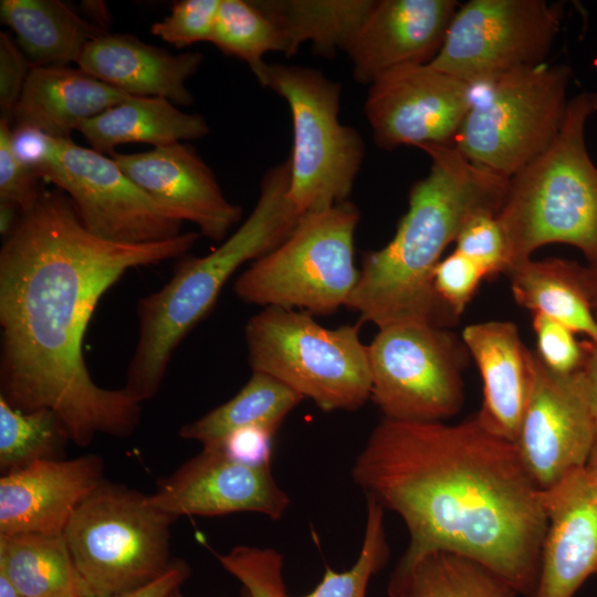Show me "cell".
Instances as JSON below:
<instances>
[{
	"label": "cell",
	"instance_id": "ac0fdd59",
	"mask_svg": "<svg viewBox=\"0 0 597 597\" xmlns=\"http://www.w3.org/2000/svg\"><path fill=\"white\" fill-rule=\"evenodd\" d=\"M541 496L547 525L533 597H574L597 574V478L583 467Z\"/></svg>",
	"mask_w": 597,
	"mask_h": 597
},
{
	"label": "cell",
	"instance_id": "2e32d148",
	"mask_svg": "<svg viewBox=\"0 0 597 597\" xmlns=\"http://www.w3.org/2000/svg\"><path fill=\"white\" fill-rule=\"evenodd\" d=\"M148 496L157 509L176 520L184 515L258 513L279 521L291 504L271 464L241 463L218 448H202L161 478Z\"/></svg>",
	"mask_w": 597,
	"mask_h": 597
},
{
	"label": "cell",
	"instance_id": "7a4b0ae2",
	"mask_svg": "<svg viewBox=\"0 0 597 597\" xmlns=\"http://www.w3.org/2000/svg\"><path fill=\"white\" fill-rule=\"evenodd\" d=\"M354 483L407 527L394 570L432 551L470 557L523 597L537 587L546 517L515 442L476 417L458 423L384 418L350 469Z\"/></svg>",
	"mask_w": 597,
	"mask_h": 597
},
{
	"label": "cell",
	"instance_id": "44dd1931",
	"mask_svg": "<svg viewBox=\"0 0 597 597\" xmlns=\"http://www.w3.org/2000/svg\"><path fill=\"white\" fill-rule=\"evenodd\" d=\"M461 339L482 379L483 401L475 417L489 431L515 442L532 385L534 353L507 321L468 325Z\"/></svg>",
	"mask_w": 597,
	"mask_h": 597
},
{
	"label": "cell",
	"instance_id": "d590c367",
	"mask_svg": "<svg viewBox=\"0 0 597 597\" xmlns=\"http://www.w3.org/2000/svg\"><path fill=\"white\" fill-rule=\"evenodd\" d=\"M485 279L481 268L453 250L433 272V289L446 308L458 320Z\"/></svg>",
	"mask_w": 597,
	"mask_h": 597
},
{
	"label": "cell",
	"instance_id": "7402d4cb",
	"mask_svg": "<svg viewBox=\"0 0 597 597\" xmlns=\"http://www.w3.org/2000/svg\"><path fill=\"white\" fill-rule=\"evenodd\" d=\"M385 510L366 498V520L359 554L350 568L336 572L326 567L317 586L298 597H366L368 584L389 559ZM220 565L243 586L248 597H293L283 580V557L272 548L235 546L216 554Z\"/></svg>",
	"mask_w": 597,
	"mask_h": 597
},
{
	"label": "cell",
	"instance_id": "ab89813d",
	"mask_svg": "<svg viewBox=\"0 0 597 597\" xmlns=\"http://www.w3.org/2000/svg\"><path fill=\"white\" fill-rule=\"evenodd\" d=\"M275 433L262 426L244 427L229 433L217 448L241 463L271 464Z\"/></svg>",
	"mask_w": 597,
	"mask_h": 597
},
{
	"label": "cell",
	"instance_id": "f6af8a7d",
	"mask_svg": "<svg viewBox=\"0 0 597 597\" xmlns=\"http://www.w3.org/2000/svg\"><path fill=\"white\" fill-rule=\"evenodd\" d=\"M584 273L590 303L597 318V262L585 265Z\"/></svg>",
	"mask_w": 597,
	"mask_h": 597
},
{
	"label": "cell",
	"instance_id": "f1b7e54d",
	"mask_svg": "<svg viewBox=\"0 0 597 597\" xmlns=\"http://www.w3.org/2000/svg\"><path fill=\"white\" fill-rule=\"evenodd\" d=\"M0 573L25 597H92L63 534L0 535Z\"/></svg>",
	"mask_w": 597,
	"mask_h": 597
},
{
	"label": "cell",
	"instance_id": "cb8c5ba5",
	"mask_svg": "<svg viewBox=\"0 0 597 597\" xmlns=\"http://www.w3.org/2000/svg\"><path fill=\"white\" fill-rule=\"evenodd\" d=\"M132 96L80 67L32 66L11 127L34 128L53 138H70L83 122Z\"/></svg>",
	"mask_w": 597,
	"mask_h": 597
},
{
	"label": "cell",
	"instance_id": "d4e9b609",
	"mask_svg": "<svg viewBox=\"0 0 597 597\" xmlns=\"http://www.w3.org/2000/svg\"><path fill=\"white\" fill-rule=\"evenodd\" d=\"M0 19L31 66L77 64L86 45L108 32L60 0H1Z\"/></svg>",
	"mask_w": 597,
	"mask_h": 597
},
{
	"label": "cell",
	"instance_id": "f35d334b",
	"mask_svg": "<svg viewBox=\"0 0 597 597\" xmlns=\"http://www.w3.org/2000/svg\"><path fill=\"white\" fill-rule=\"evenodd\" d=\"M31 67L17 41L0 32V113L10 124Z\"/></svg>",
	"mask_w": 597,
	"mask_h": 597
},
{
	"label": "cell",
	"instance_id": "e0dca14e",
	"mask_svg": "<svg viewBox=\"0 0 597 597\" xmlns=\"http://www.w3.org/2000/svg\"><path fill=\"white\" fill-rule=\"evenodd\" d=\"M111 157L166 214L195 223L206 238L223 240L241 218V208L226 198L211 168L188 144Z\"/></svg>",
	"mask_w": 597,
	"mask_h": 597
},
{
	"label": "cell",
	"instance_id": "83f0119b",
	"mask_svg": "<svg viewBox=\"0 0 597 597\" xmlns=\"http://www.w3.org/2000/svg\"><path fill=\"white\" fill-rule=\"evenodd\" d=\"M279 28L285 55L310 42L316 53L347 51L376 0H253Z\"/></svg>",
	"mask_w": 597,
	"mask_h": 597
},
{
	"label": "cell",
	"instance_id": "6da1fadb",
	"mask_svg": "<svg viewBox=\"0 0 597 597\" xmlns=\"http://www.w3.org/2000/svg\"><path fill=\"white\" fill-rule=\"evenodd\" d=\"M198 238L107 241L84 227L63 191L42 188L0 250V397L21 411L52 410L78 447L98 434H132L142 402L92 379L83 355L88 322L126 271L181 258Z\"/></svg>",
	"mask_w": 597,
	"mask_h": 597
},
{
	"label": "cell",
	"instance_id": "74e56055",
	"mask_svg": "<svg viewBox=\"0 0 597 597\" xmlns=\"http://www.w3.org/2000/svg\"><path fill=\"white\" fill-rule=\"evenodd\" d=\"M11 135V124L0 118V200L15 203L24 212L38 200L42 178L17 156Z\"/></svg>",
	"mask_w": 597,
	"mask_h": 597
},
{
	"label": "cell",
	"instance_id": "7dc6e473",
	"mask_svg": "<svg viewBox=\"0 0 597 597\" xmlns=\"http://www.w3.org/2000/svg\"><path fill=\"white\" fill-rule=\"evenodd\" d=\"M586 469L597 478V438L595 440V443L593 446L590 455L588 458V461L586 463Z\"/></svg>",
	"mask_w": 597,
	"mask_h": 597
},
{
	"label": "cell",
	"instance_id": "ba28073f",
	"mask_svg": "<svg viewBox=\"0 0 597 597\" xmlns=\"http://www.w3.org/2000/svg\"><path fill=\"white\" fill-rule=\"evenodd\" d=\"M175 521L140 491L106 480L96 488L63 532L91 596L130 590L164 574L174 561Z\"/></svg>",
	"mask_w": 597,
	"mask_h": 597
},
{
	"label": "cell",
	"instance_id": "836d02e7",
	"mask_svg": "<svg viewBox=\"0 0 597 597\" xmlns=\"http://www.w3.org/2000/svg\"><path fill=\"white\" fill-rule=\"evenodd\" d=\"M454 250L478 264L485 279L509 271L511 266L507 241L498 213L472 216L459 231Z\"/></svg>",
	"mask_w": 597,
	"mask_h": 597
},
{
	"label": "cell",
	"instance_id": "d6a6232c",
	"mask_svg": "<svg viewBox=\"0 0 597 597\" xmlns=\"http://www.w3.org/2000/svg\"><path fill=\"white\" fill-rule=\"evenodd\" d=\"M210 42L226 55L245 62L260 84L268 66L264 55L285 54L279 28L253 0H221Z\"/></svg>",
	"mask_w": 597,
	"mask_h": 597
},
{
	"label": "cell",
	"instance_id": "5b68a950",
	"mask_svg": "<svg viewBox=\"0 0 597 597\" xmlns=\"http://www.w3.org/2000/svg\"><path fill=\"white\" fill-rule=\"evenodd\" d=\"M596 112L597 92L569 100L555 140L510 178L498 219L511 266L552 243L575 247L588 263L597 262V166L585 142L586 124Z\"/></svg>",
	"mask_w": 597,
	"mask_h": 597
},
{
	"label": "cell",
	"instance_id": "9c48e42d",
	"mask_svg": "<svg viewBox=\"0 0 597 597\" xmlns=\"http://www.w3.org/2000/svg\"><path fill=\"white\" fill-rule=\"evenodd\" d=\"M291 111L290 200L301 217L347 201L365 156L360 134L339 122L341 85L317 70L268 64L262 83Z\"/></svg>",
	"mask_w": 597,
	"mask_h": 597
},
{
	"label": "cell",
	"instance_id": "e575fe53",
	"mask_svg": "<svg viewBox=\"0 0 597 597\" xmlns=\"http://www.w3.org/2000/svg\"><path fill=\"white\" fill-rule=\"evenodd\" d=\"M221 0H180L168 15L154 22L151 34L176 48L211 41Z\"/></svg>",
	"mask_w": 597,
	"mask_h": 597
},
{
	"label": "cell",
	"instance_id": "4316f807",
	"mask_svg": "<svg viewBox=\"0 0 597 597\" xmlns=\"http://www.w3.org/2000/svg\"><path fill=\"white\" fill-rule=\"evenodd\" d=\"M585 265L563 258L527 259L506 275L515 302L584 334L597 343L595 316L584 273Z\"/></svg>",
	"mask_w": 597,
	"mask_h": 597
},
{
	"label": "cell",
	"instance_id": "681fc988",
	"mask_svg": "<svg viewBox=\"0 0 597 597\" xmlns=\"http://www.w3.org/2000/svg\"><path fill=\"white\" fill-rule=\"evenodd\" d=\"M240 597H248V596L242 591Z\"/></svg>",
	"mask_w": 597,
	"mask_h": 597
},
{
	"label": "cell",
	"instance_id": "4dcf8cb0",
	"mask_svg": "<svg viewBox=\"0 0 597 597\" xmlns=\"http://www.w3.org/2000/svg\"><path fill=\"white\" fill-rule=\"evenodd\" d=\"M389 597H519L503 577L464 555L432 551L402 570H392Z\"/></svg>",
	"mask_w": 597,
	"mask_h": 597
},
{
	"label": "cell",
	"instance_id": "3957f363",
	"mask_svg": "<svg viewBox=\"0 0 597 597\" xmlns=\"http://www.w3.org/2000/svg\"><path fill=\"white\" fill-rule=\"evenodd\" d=\"M419 148L430 158L429 174L412 185L392 239L364 254L345 305L378 329L399 324L444 327L457 321L434 292V269L472 216L499 212L510 180L470 161L451 144Z\"/></svg>",
	"mask_w": 597,
	"mask_h": 597
},
{
	"label": "cell",
	"instance_id": "5bb4252c",
	"mask_svg": "<svg viewBox=\"0 0 597 597\" xmlns=\"http://www.w3.org/2000/svg\"><path fill=\"white\" fill-rule=\"evenodd\" d=\"M474 90L429 64L385 73L369 85L365 102L375 144L386 150L452 144Z\"/></svg>",
	"mask_w": 597,
	"mask_h": 597
},
{
	"label": "cell",
	"instance_id": "4fadbf2b",
	"mask_svg": "<svg viewBox=\"0 0 597 597\" xmlns=\"http://www.w3.org/2000/svg\"><path fill=\"white\" fill-rule=\"evenodd\" d=\"M38 174L71 199L84 227L98 238L142 244L182 233V222L166 214L112 157L71 138H53Z\"/></svg>",
	"mask_w": 597,
	"mask_h": 597
},
{
	"label": "cell",
	"instance_id": "c3c4849f",
	"mask_svg": "<svg viewBox=\"0 0 597 597\" xmlns=\"http://www.w3.org/2000/svg\"><path fill=\"white\" fill-rule=\"evenodd\" d=\"M168 597H187V596H185L179 588V589L174 590Z\"/></svg>",
	"mask_w": 597,
	"mask_h": 597
},
{
	"label": "cell",
	"instance_id": "7c38bea8",
	"mask_svg": "<svg viewBox=\"0 0 597 597\" xmlns=\"http://www.w3.org/2000/svg\"><path fill=\"white\" fill-rule=\"evenodd\" d=\"M545 0H470L460 4L430 66L479 87L544 63L563 20Z\"/></svg>",
	"mask_w": 597,
	"mask_h": 597
},
{
	"label": "cell",
	"instance_id": "bcb514c9",
	"mask_svg": "<svg viewBox=\"0 0 597 597\" xmlns=\"http://www.w3.org/2000/svg\"><path fill=\"white\" fill-rule=\"evenodd\" d=\"M0 597H25L3 574L0 573Z\"/></svg>",
	"mask_w": 597,
	"mask_h": 597
},
{
	"label": "cell",
	"instance_id": "60d3db41",
	"mask_svg": "<svg viewBox=\"0 0 597 597\" xmlns=\"http://www.w3.org/2000/svg\"><path fill=\"white\" fill-rule=\"evenodd\" d=\"M191 576L190 565L182 558H174L168 569L156 579L123 593L101 597H168Z\"/></svg>",
	"mask_w": 597,
	"mask_h": 597
},
{
	"label": "cell",
	"instance_id": "7bdbcfd3",
	"mask_svg": "<svg viewBox=\"0 0 597 597\" xmlns=\"http://www.w3.org/2000/svg\"><path fill=\"white\" fill-rule=\"evenodd\" d=\"M584 363L580 368L587 387L588 398L597 428V343L586 341Z\"/></svg>",
	"mask_w": 597,
	"mask_h": 597
},
{
	"label": "cell",
	"instance_id": "f546056e",
	"mask_svg": "<svg viewBox=\"0 0 597 597\" xmlns=\"http://www.w3.org/2000/svg\"><path fill=\"white\" fill-rule=\"evenodd\" d=\"M303 397L280 380L252 371L247 384L228 401L184 425L179 437L217 448L232 431L262 426L276 432Z\"/></svg>",
	"mask_w": 597,
	"mask_h": 597
},
{
	"label": "cell",
	"instance_id": "8992f818",
	"mask_svg": "<svg viewBox=\"0 0 597 597\" xmlns=\"http://www.w3.org/2000/svg\"><path fill=\"white\" fill-rule=\"evenodd\" d=\"M359 328L331 329L307 312L263 307L244 328L249 364L323 411L357 410L371 392L368 345L362 343Z\"/></svg>",
	"mask_w": 597,
	"mask_h": 597
},
{
	"label": "cell",
	"instance_id": "9a60e30c",
	"mask_svg": "<svg viewBox=\"0 0 597 597\" xmlns=\"http://www.w3.org/2000/svg\"><path fill=\"white\" fill-rule=\"evenodd\" d=\"M596 438L582 370L556 374L534 353L532 385L515 444L537 486L545 490L586 467Z\"/></svg>",
	"mask_w": 597,
	"mask_h": 597
},
{
	"label": "cell",
	"instance_id": "1f68e13d",
	"mask_svg": "<svg viewBox=\"0 0 597 597\" xmlns=\"http://www.w3.org/2000/svg\"><path fill=\"white\" fill-rule=\"evenodd\" d=\"M70 434L49 409L21 411L0 397V470L2 474L45 460L63 459Z\"/></svg>",
	"mask_w": 597,
	"mask_h": 597
},
{
	"label": "cell",
	"instance_id": "d6986e66",
	"mask_svg": "<svg viewBox=\"0 0 597 597\" xmlns=\"http://www.w3.org/2000/svg\"><path fill=\"white\" fill-rule=\"evenodd\" d=\"M459 6L454 0H376L346 51L355 80L370 85L395 69L430 63Z\"/></svg>",
	"mask_w": 597,
	"mask_h": 597
},
{
	"label": "cell",
	"instance_id": "52a82bcc",
	"mask_svg": "<svg viewBox=\"0 0 597 597\" xmlns=\"http://www.w3.org/2000/svg\"><path fill=\"white\" fill-rule=\"evenodd\" d=\"M360 216L349 200L300 217L277 247L254 260L233 284L243 302L328 315L345 306L359 270L354 237Z\"/></svg>",
	"mask_w": 597,
	"mask_h": 597
},
{
	"label": "cell",
	"instance_id": "484cf974",
	"mask_svg": "<svg viewBox=\"0 0 597 597\" xmlns=\"http://www.w3.org/2000/svg\"><path fill=\"white\" fill-rule=\"evenodd\" d=\"M77 130L94 150L111 155L123 144L160 147L202 138L210 129L201 115L181 112L166 98L132 96L86 119Z\"/></svg>",
	"mask_w": 597,
	"mask_h": 597
},
{
	"label": "cell",
	"instance_id": "30bf717a",
	"mask_svg": "<svg viewBox=\"0 0 597 597\" xmlns=\"http://www.w3.org/2000/svg\"><path fill=\"white\" fill-rule=\"evenodd\" d=\"M570 77L568 65L543 63L484 85L451 145L470 161L510 179L559 134Z\"/></svg>",
	"mask_w": 597,
	"mask_h": 597
},
{
	"label": "cell",
	"instance_id": "277c9868",
	"mask_svg": "<svg viewBox=\"0 0 597 597\" xmlns=\"http://www.w3.org/2000/svg\"><path fill=\"white\" fill-rule=\"evenodd\" d=\"M289 188L290 166L283 161L264 174L252 212L232 235L205 256L184 255L171 279L138 301V338L124 386L136 400L157 395L176 347L209 313L231 275L292 232L300 216Z\"/></svg>",
	"mask_w": 597,
	"mask_h": 597
},
{
	"label": "cell",
	"instance_id": "603a6c76",
	"mask_svg": "<svg viewBox=\"0 0 597 597\" xmlns=\"http://www.w3.org/2000/svg\"><path fill=\"white\" fill-rule=\"evenodd\" d=\"M198 52L171 54L127 33H105L91 41L80 69L133 96L163 97L189 106L193 97L186 87L202 62Z\"/></svg>",
	"mask_w": 597,
	"mask_h": 597
},
{
	"label": "cell",
	"instance_id": "8d00e7d4",
	"mask_svg": "<svg viewBox=\"0 0 597 597\" xmlns=\"http://www.w3.org/2000/svg\"><path fill=\"white\" fill-rule=\"evenodd\" d=\"M533 329L536 337V356L549 370L568 375L580 370L584 363V344L565 325L546 315L535 313Z\"/></svg>",
	"mask_w": 597,
	"mask_h": 597
},
{
	"label": "cell",
	"instance_id": "ee69618b",
	"mask_svg": "<svg viewBox=\"0 0 597 597\" xmlns=\"http://www.w3.org/2000/svg\"><path fill=\"white\" fill-rule=\"evenodd\" d=\"M22 216V209L7 200H0V233L7 238L18 224Z\"/></svg>",
	"mask_w": 597,
	"mask_h": 597
},
{
	"label": "cell",
	"instance_id": "b9f144b4",
	"mask_svg": "<svg viewBox=\"0 0 597 597\" xmlns=\"http://www.w3.org/2000/svg\"><path fill=\"white\" fill-rule=\"evenodd\" d=\"M11 139L17 156L38 174L49 155L53 137L34 128L12 127Z\"/></svg>",
	"mask_w": 597,
	"mask_h": 597
},
{
	"label": "cell",
	"instance_id": "8fae6325",
	"mask_svg": "<svg viewBox=\"0 0 597 597\" xmlns=\"http://www.w3.org/2000/svg\"><path fill=\"white\" fill-rule=\"evenodd\" d=\"M370 399L384 418L443 421L463 405L462 371L470 355L444 327L399 324L379 328L368 345Z\"/></svg>",
	"mask_w": 597,
	"mask_h": 597
},
{
	"label": "cell",
	"instance_id": "ffe728a7",
	"mask_svg": "<svg viewBox=\"0 0 597 597\" xmlns=\"http://www.w3.org/2000/svg\"><path fill=\"white\" fill-rule=\"evenodd\" d=\"M97 454L45 460L0 478V535L63 534L80 504L104 481Z\"/></svg>",
	"mask_w": 597,
	"mask_h": 597
}]
</instances>
